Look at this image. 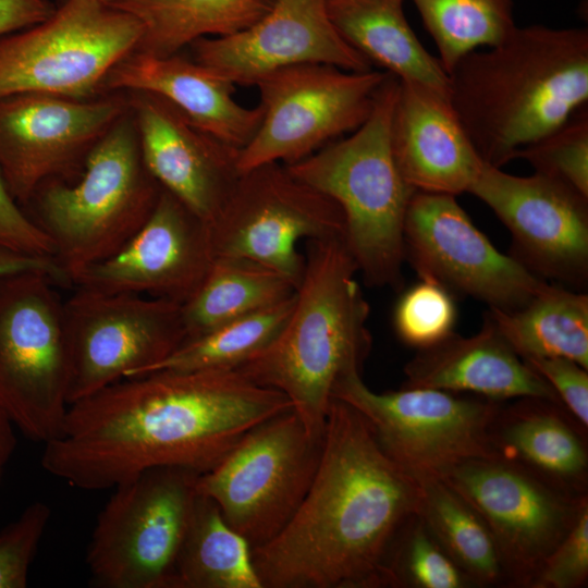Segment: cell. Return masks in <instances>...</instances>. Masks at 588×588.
I'll list each match as a JSON object with an SVG mask.
<instances>
[{
	"label": "cell",
	"instance_id": "cell-1",
	"mask_svg": "<svg viewBox=\"0 0 588 588\" xmlns=\"http://www.w3.org/2000/svg\"><path fill=\"white\" fill-rule=\"evenodd\" d=\"M292 408L285 394L235 369L157 370L71 403L40 463L89 491L156 467L204 474L254 427Z\"/></svg>",
	"mask_w": 588,
	"mask_h": 588
},
{
	"label": "cell",
	"instance_id": "cell-2",
	"mask_svg": "<svg viewBox=\"0 0 588 588\" xmlns=\"http://www.w3.org/2000/svg\"><path fill=\"white\" fill-rule=\"evenodd\" d=\"M420 499V481L366 418L333 399L308 492L282 531L252 550L262 588L387 587L390 549Z\"/></svg>",
	"mask_w": 588,
	"mask_h": 588
},
{
	"label": "cell",
	"instance_id": "cell-3",
	"mask_svg": "<svg viewBox=\"0 0 588 588\" xmlns=\"http://www.w3.org/2000/svg\"><path fill=\"white\" fill-rule=\"evenodd\" d=\"M449 102L481 159L502 168L588 102V30L515 26L449 71Z\"/></svg>",
	"mask_w": 588,
	"mask_h": 588
},
{
	"label": "cell",
	"instance_id": "cell-4",
	"mask_svg": "<svg viewBox=\"0 0 588 588\" xmlns=\"http://www.w3.org/2000/svg\"><path fill=\"white\" fill-rule=\"evenodd\" d=\"M304 257L283 328L235 370L285 394L307 430L321 437L335 385L362 373L370 352V309L344 237L308 240Z\"/></svg>",
	"mask_w": 588,
	"mask_h": 588
},
{
	"label": "cell",
	"instance_id": "cell-5",
	"mask_svg": "<svg viewBox=\"0 0 588 588\" xmlns=\"http://www.w3.org/2000/svg\"><path fill=\"white\" fill-rule=\"evenodd\" d=\"M397 86L390 74L359 127L286 166L340 207L344 241L365 282L394 289L403 281L404 222L417 192L401 174L391 146Z\"/></svg>",
	"mask_w": 588,
	"mask_h": 588
},
{
	"label": "cell",
	"instance_id": "cell-6",
	"mask_svg": "<svg viewBox=\"0 0 588 588\" xmlns=\"http://www.w3.org/2000/svg\"><path fill=\"white\" fill-rule=\"evenodd\" d=\"M161 191L143 159L128 107L89 152L77 180L44 184L23 209L50 240L61 281L72 284L132 240Z\"/></svg>",
	"mask_w": 588,
	"mask_h": 588
},
{
	"label": "cell",
	"instance_id": "cell-7",
	"mask_svg": "<svg viewBox=\"0 0 588 588\" xmlns=\"http://www.w3.org/2000/svg\"><path fill=\"white\" fill-rule=\"evenodd\" d=\"M48 270L0 275V407L26 438L61 433L69 408L63 299Z\"/></svg>",
	"mask_w": 588,
	"mask_h": 588
},
{
	"label": "cell",
	"instance_id": "cell-8",
	"mask_svg": "<svg viewBox=\"0 0 588 588\" xmlns=\"http://www.w3.org/2000/svg\"><path fill=\"white\" fill-rule=\"evenodd\" d=\"M199 474L156 467L113 488L86 551L91 581L102 588H172L176 559Z\"/></svg>",
	"mask_w": 588,
	"mask_h": 588
},
{
	"label": "cell",
	"instance_id": "cell-9",
	"mask_svg": "<svg viewBox=\"0 0 588 588\" xmlns=\"http://www.w3.org/2000/svg\"><path fill=\"white\" fill-rule=\"evenodd\" d=\"M324 436L311 434L292 408L249 430L210 470L196 492L219 506L252 550L278 536L308 492Z\"/></svg>",
	"mask_w": 588,
	"mask_h": 588
},
{
	"label": "cell",
	"instance_id": "cell-10",
	"mask_svg": "<svg viewBox=\"0 0 588 588\" xmlns=\"http://www.w3.org/2000/svg\"><path fill=\"white\" fill-rule=\"evenodd\" d=\"M140 36V23L125 11L97 0H64L47 20L0 37V98L102 95L106 75Z\"/></svg>",
	"mask_w": 588,
	"mask_h": 588
},
{
	"label": "cell",
	"instance_id": "cell-11",
	"mask_svg": "<svg viewBox=\"0 0 588 588\" xmlns=\"http://www.w3.org/2000/svg\"><path fill=\"white\" fill-rule=\"evenodd\" d=\"M389 75L303 63L262 76L255 84L262 119L240 150V172L271 162L295 163L352 133L371 113Z\"/></svg>",
	"mask_w": 588,
	"mask_h": 588
},
{
	"label": "cell",
	"instance_id": "cell-12",
	"mask_svg": "<svg viewBox=\"0 0 588 588\" xmlns=\"http://www.w3.org/2000/svg\"><path fill=\"white\" fill-rule=\"evenodd\" d=\"M369 422L387 453L418 480L440 479L455 465L494 457L490 425L503 402L439 389L377 393L351 373L333 390Z\"/></svg>",
	"mask_w": 588,
	"mask_h": 588
},
{
	"label": "cell",
	"instance_id": "cell-13",
	"mask_svg": "<svg viewBox=\"0 0 588 588\" xmlns=\"http://www.w3.org/2000/svg\"><path fill=\"white\" fill-rule=\"evenodd\" d=\"M74 289L63 299L69 404L149 372L186 340L179 303Z\"/></svg>",
	"mask_w": 588,
	"mask_h": 588
},
{
	"label": "cell",
	"instance_id": "cell-14",
	"mask_svg": "<svg viewBox=\"0 0 588 588\" xmlns=\"http://www.w3.org/2000/svg\"><path fill=\"white\" fill-rule=\"evenodd\" d=\"M216 257L255 261L301 282L303 240L344 237V217L329 197L271 162L241 172L221 212L209 226Z\"/></svg>",
	"mask_w": 588,
	"mask_h": 588
},
{
	"label": "cell",
	"instance_id": "cell-15",
	"mask_svg": "<svg viewBox=\"0 0 588 588\" xmlns=\"http://www.w3.org/2000/svg\"><path fill=\"white\" fill-rule=\"evenodd\" d=\"M127 110L126 93L0 98V175L13 198L23 208L44 184L77 180L89 152Z\"/></svg>",
	"mask_w": 588,
	"mask_h": 588
},
{
	"label": "cell",
	"instance_id": "cell-16",
	"mask_svg": "<svg viewBox=\"0 0 588 588\" xmlns=\"http://www.w3.org/2000/svg\"><path fill=\"white\" fill-rule=\"evenodd\" d=\"M440 479L483 519L515 587L530 586L543 560L588 505V497L563 493L495 456L464 461Z\"/></svg>",
	"mask_w": 588,
	"mask_h": 588
},
{
	"label": "cell",
	"instance_id": "cell-17",
	"mask_svg": "<svg viewBox=\"0 0 588 588\" xmlns=\"http://www.w3.org/2000/svg\"><path fill=\"white\" fill-rule=\"evenodd\" d=\"M404 248L405 259L419 277L482 301L490 309H518L548 284L516 258L499 252L453 195H413L404 222Z\"/></svg>",
	"mask_w": 588,
	"mask_h": 588
},
{
	"label": "cell",
	"instance_id": "cell-18",
	"mask_svg": "<svg viewBox=\"0 0 588 588\" xmlns=\"http://www.w3.org/2000/svg\"><path fill=\"white\" fill-rule=\"evenodd\" d=\"M509 229L514 258L569 284L588 277V198L550 176H518L485 162L469 192Z\"/></svg>",
	"mask_w": 588,
	"mask_h": 588
},
{
	"label": "cell",
	"instance_id": "cell-19",
	"mask_svg": "<svg viewBox=\"0 0 588 588\" xmlns=\"http://www.w3.org/2000/svg\"><path fill=\"white\" fill-rule=\"evenodd\" d=\"M215 258L209 225L162 188L154 211L132 240L83 271L72 285L182 305L197 292Z\"/></svg>",
	"mask_w": 588,
	"mask_h": 588
},
{
	"label": "cell",
	"instance_id": "cell-20",
	"mask_svg": "<svg viewBox=\"0 0 588 588\" xmlns=\"http://www.w3.org/2000/svg\"><path fill=\"white\" fill-rule=\"evenodd\" d=\"M188 47L194 61L243 86L303 63L358 72L372 69L335 30L326 0H273L270 10L244 30L200 38Z\"/></svg>",
	"mask_w": 588,
	"mask_h": 588
},
{
	"label": "cell",
	"instance_id": "cell-21",
	"mask_svg": "<svg viewBox=\"0 0 588 588\" xmlns=\"http://www.w3.org/2000/svg\"><path fill=\"white\" fill-rule=\"evenodd\" d=\"M126 95L147 169L163 189L210 226L241 174L240 150L196 127L157 95Z\"/></svg>",
	"mask_w": 588,
	"mask_h": 588
},
{
	"label": "cell",
	"instance_id": "cell-22",
	"mask_svg": "<svg viewBox=\"0 0 588 588\" xmlns=\"http://www.w3.org/2000/svg\"><path fill=\"white\" fill-rule=\"evenodd\" d=\"M391 146L401 174L417 192L468 193L485 164L448 98L400 81Z\"/></svg>",
	"mask_w": 588,
	"mask_h": 588
},
{
	"label": "cell",
	"instance_id": "cell-23",
	"mask_svg": "<svg viewBox=\"0 0 588 588\" xmlns=\"http://www.w3.org/2000/svg\"><path fill=\"white\" fill-rule=\"evenodd\" d=\"M234 89L230 81L181 52L156 57L135 50L111 68L101 85L102 94L157 95L196 127L241 150L256 134L262 108L240 105Z\"/></svg>",
	"mask_w": 588,
	"mask_h": 588
},
{
	"label": "cell",
	"instance_id": "cell-24",
	"mask_svg": "<svg viewBox=\"0 0 588 588\" xmlns=\"http://www.w3.org/2000/svg\"><path fill=\"white\" fill-rule=\"evenodd\" d=\"M404 372L405 388L470 393L498 402L540 397L563 406L551 385L517 355L488 315L475 335L453 332L418 350Z\"/></svg>",
	"mask_w": 588,
	"mask_h": 588
},
{
	"label": "cell",
	"instance_id": "cell-25",
	"mask_svg": "<svg viewBox=\"0 0 588 588\" xmlns=\"http://www.w3.org/2000/svg\"><path fill=\"white\" fill-rule=\"evenodd\" d=\"M489 438L495 457L563 493L588 497L587 429L564 406L540 397L502 403Z\"/></svg>",
	"mask_w": 588,
	"mask_h": 588
},
{
	"label": "cell",
	"instance_id": "cell-26",
	"mask_svg": "<svg viewBox=\"0 0 588 588\" xmlns=\"http://www.w3.org/2000/svg\"><path fill=\"white\" fill-rule=\"evenodd\" d=\"M404 1L326 0V5L339 35L371 65L449 99V75L415 35Z\"/></svg>",
	"mask_w": 588,
	"mask_h": 588
},
{
	"label": "cell",
	"instance_id": "cell-27",
	"mask_svg": "<svg viewBox=\"0 0 588 588\" xmlns=\"http://www.w3.org/2000/svg\"><path fill=\"white\" fill-rule=\"evenodd\" d=\"M273 0H113L135 16L142 36L135 51L168 57L197 39L236 34L261 19Z\"/></svg>",
	"mask_w": 588,
	"mask_h": 588
},
{
	"label": "cell",
	"instance_id": "cell-28",
	"mask_svg": "<svg viewBox=\"0 0 588 588\" xmlns=\"http://www.w3.org/2000/svg\"><path fill=\"white\" fill-rule=\"evenodd\" d=\"M488 316L522 359L565 357L588 369V296L547 284L523 307Z\"/></svg>",
	"mask_w": 588,
	"mask_h": 588
},
{
	"label": "cell",
	"instance_id": "cell-29",
	"mask_svg": "<svg viewBox=\"0 0 588 588\" xmlns=\"http://www.w3.org/2000/svg\"><path fill=\"white\" fill-rule=\"evenodd\" d=\"M172 588H262L248 541L211 499L197 493Z\"/></svg>",
	"mask_w": 588,
	"mask_h": 588
},
{
	"label": "cell",
	"instance_id": "cell-30",
	"mask_svg": "<svg viewBox=\"0 0 588 588\" xmlns=\"http://www.w3.org/2000/svg\"><path fill=\"white\" fill-rule=\"evenodd\" d=\"M295 286L252 260L216 257L197 292L182 304L186 340L292 296Z\"/></svg>",
	"mask_w": 588,
	"mask_h": 588
},
{
	"label": "cell",
	"instance_id": "cell-31",
	"mask_svg": "<svg viewBox=\"0 0 588 588\" xmlns=\"http://www.w3.org/2000/svg\"><path fill=\"white\" fill-rule=\"evenodd\" d=\"M418 515L471 587L511 586L497 542L479 514L443 480H419Z\"/></svg>",
	"mask_w": 588,
	"mask_h": 588
},
{
	"label": "cell",
	"instance_id": "cell-32",
	"mask_svg": "<svg viewBox=\"0 0 588 588\" xmlns=\"http://www.w3.org/2000/svg\"><path fill=\"white\" fill-rule=\"evenodd\" d=\"M446 73L465 54L501 42L516 26L515 0H411Z\"/></svg>",
	"mask_w": 588,
	"mask_h": 588
},
{
	"label": "cell",
	"instance_id": "cell-33",
	"mask_svg": "<svg viewBox=\"0 0 588 588\" xmlns=\"http://www.w3.org/2000/svg\"><path fill=\"white\" fill-rule=\"evenodd\" d=\"M294 299L295 292L284 301L185 341L149 372L236 369L278 335L292 311Z\"/></svg>",
	"mask_w": 588,
	"mask_h": 588
},
{
	"label": "cell",
	"instance_id": "cell-34",
	"mask_svg": "<svg viewBox=\"0 0 588 588\" xmlns=\"http://www.w3.org/2000/svg\"><path fill=\"white\" fill-rule=\"evenodd\" d=\"M387 587L466 588L469 580L414 514L401 528L385 563Z\"/></svg>",
	"mask_w": 588,
	"mask_h": 588
},
{
	"label": "cell",
	"instance_id": "cell-35",
	"mask_svg": "<svg viewBox=\"0 0 588 588\" xmlns=\"http://www.w3.org/2000/svg\"><path fill=\"white\" fill-rule=\"evenodd\" d=\"M516 158L588 198V110L579 109L567 121L520 149Z\"/></svg>",
	"mask_w": 588,
	"mask_h": 588
},
{
	"label": "cell",
	"instance_id": "cell-36",
	"mask_svg": "<svg viewBox=\"0 0 588 588\" xmlns=\"http://www.w3.org/2000/svg\"><path fill=\"white\" fill-rule=\"evenodd\" d=\"M456 307L450 291L433 279L420 281L400 298L394 311V328L407 345L422 350L453 333Z\"/></svg>",
	"mask_w": 588,
	"mask_h": 588
},
{
	"label": "cell",
	"instance_id": "cell-37",
	"mask_svg": "<svg viewBox=\"0 0 588 588\" xmlns=\"http://www.w3.org/2000/svg\"><path fill=\"white\" fill-rule=\"evenodd\" d=\"M51 518L44 501L29 503L0 530V588H25L28 573Z\"/></svg>",
	"mask_w": 588,
	"mask_h": 588
},
{
	"label": "cell",
	"instance_id": "cell-38",
	"mask_svg": "<svg viewBox=\"0 0 588 588\" xmlns=\"http://www.w3.org/2000/svg\"><path fill=\"white\" fill-rule=\"evenodd\" d=\"M588 579V505L543 560L529 588H580Z\"/></svg>",
	"mask_w": 588,
	"mask_h": 588
},
{
	"label": "cell",
	"instance_id": "cell-39",
	"mask_svg": "<svg viewBox=\"0 0 588 588\" xmlns=\"http://www.w3.org/2000/svg\"><path fill=\"white\" fill-rule=\"evenodd\" d=\"M523 360L551 385L566 411L587 429V369L565 357H532Z\"/></svg>",
	"mask_w": 588,
	"mask_h": 588
},
{
	"label": "cell",
	"instance_id": "cell-40",
	"mask_svg": "<svg viewBox=\"0 0 588 588\" xmlns=\"http://www.w3.org/2000/svg\"><path fill=\"white\" fill-rule=\"evenodd\" d=\"M0 248L53 260V247L50 240L13 198L1 175Z\"/></svg>",
	"mask_w": 588,
	"mask_h": 588
},
{
	"label": "cell",
	"instance_id": "cell-41",
	"mask_svg": "<svg viewBox=\"0 0 588 588\" xmlns=\"http://www.w3.org/2000/svg\"><path fill=\"white\" fill-rule=\"evenodd\" d=\"M56 9L50 0H0V37L47 20Z\"/></svg>",
	"mask_w": 588,
	"mask_h": 588
},
{
	"label": "cell",
	"instance_id": "cell-42",
	"mask_svg": "<svg viewBox=\"0 0 588 588\" xmlns=\"http://www.w3.org/2000/svg\"><path fill=\"white\" fill-rule=\"evenodd\" d=\"M24 270H48L61 281L57 266L52 259L28 256L0 248V275Z\"/></svg>",
	"mask_w": 588,
	"mask_h": 588
},
{
	"label": "cell",
	"instance_id": "cell-43",
	"mask_svg": "<svg viewBox=\"0 0 588 588\" xmlns=\"http://www.w3.org/2000/svg\"><path fill=\"white\" fill-rule=\"evenodd\" d=\"M15 446L14 426L0 407V465L4 466L9 462Z\"/></svg>",
	"mask_w": 588,
	"mask_h": 588
},
{
	"label": "cell",
	"instance_id": "cell-44",
	"mask_svg": "<svg viewBox=\"0 0 588 588\" xmlns=\"http://www.w3.org/2000/svg\"><path fill=\"white\" fill-rule=\"evenodd\" d=\"M97 1L102 2V3L110 4L113 0H97Z\"/></svg>",
	"mask_w": 588,
	"mask_h": 588
},
{
	"label": "cell",
	"instance_id": "cell-45",
	"mask_svg": "<svg viewBox=\"0 0 588 588\" xmlns=\"http://www.w3.org/2000/svg\"><path fill=\"white\" fill-rule=\"evenodd\" d=\"M3 468L4 466L0 465V482H1L2 474H3Z\"/></svg>",
	"mask_w": 588,
	"mask_h": 588
},
{
	"label": "cell",
	"instance_id": "cell-46",
	"mask_svg": "<svg viewBox=\"0 0 588 588\" xmlns=\"http://www.w3.org/2000/svg\"><path fill=\"white\" fill-rule=\"evenodd\" d=\"M58 1H59V3H60V2H62V1H64V0H58Z\"/></svg>",
	"mask_w": 588,
	"mask_h": 588
}]
</instances>
